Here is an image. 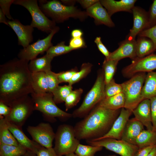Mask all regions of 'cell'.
Returning a JSON list of instances; mask_svg holds the SVG:
<instances>
[{
	"mask_svg": "<svg viewBox=\"0 0 156 156\" xmlns=\"http://www.w3.org/2000/svg\"><path fill=\"white\" fill-rule=\"evenodd\" d=\"M8 23L16 34L18 45L26 48L33 41L34 29L30 25H24L17 19L8 20Z\"/></svg>",
	"mask_w": 156,
	"mask_h": 156,
	"instance_id": "16",
	"label": "cell"
},
{
	"mask_svg": "<svg viewBox=\"0 0 156 156\" xmlns=\"http://www.w3.org/2000/svg\"><path fill=\"white\" fill-rule=\"evenodd\" d=\"M39 6L47 17L55 23H61L72 18L84 21L88 16L86 11H82L74 6H67L56 0L38 1Z\"/></svg>",
	"mask_w": 156,
	"mask_h": 156,
	"instance_id": "3",
	"label": "cell"
},
{
	"mask_svg": "<svg viewBox=\"0 0 156 156\" xmlns=\"http://www.w3.org/2000/svg\"><path fill=\"white\" fill-rule=\"evenodd\" d=\"M138 36L146 37L151 40L155 44L156 51V25L143 31Z\"/></svg>",
	"mask_w": 156,
	"mask_h": 156,
	"instance_id": "41",
	"label": "cell"
},
{
	"mask_svg": "<svg viewBox=\"0 0 156 156\" xmlns=\"http://www.w3.org/2000/svg\"><path fill=\"white\" fill-rule=\"evenodd\" d=\"M13 4L21 5L29 12L32 18L30 24L33 27L50 34L56 27V23L50 20L43 13L36 0H16Z\"/></svg>",
	"mask_w": 156,
	"mask_h": 156,
	"instance_id": "8",
	"label": "cell"
},
{
	"mask_svg": "<svg viewBox=\"0 0 156 156\" xmlns=\"http://www.w3.org/2000/svg\"><path fill=\"white\" fill-rule=\"evenodd\" d=\"M92 66V64L90 63H83L80 70L74 74L68 84L72 86L86 77L90 72Z\"/></svg>",
	"mask_w": 156,
	"mask_h": 156,
	"instance_id": "36",
	"label": "cell"
},
{
	"mask_svg": "<svg viewBox=\"0 0 156 156\" xmlns=\"http://www.w3.org/2000/svg\"><path fill=\"white\" fill-rule=\"evenodd\" d=\"M27 151L20 144L17 145L0 144V156H22Z\"/></svg>",
	"mask_w": 156,
	"mask_h": 156,
	"instance_id": "30",
	"label": "cell"
},
{
	"mask_svg": "<svg viewBox=\"0 0 156 156\" xmlns=\"http://www.w3.org/2000/svg\"><path fill=\"white\" fill-rule=\"evenodd\" d=\"M86 141L89 145L105 148L121 156H135L139 149L136 145L126 141L111 138Z\"/></svg>",
	"mask_w": 156,
	"mask_h": 156,
	"instance_id": "10",
	"label": "cell"
},
{
	"mask_svg": "<svg viewBox=\"0 0 156 156\" xmlns=\"http://www.w3.org/2000/svg\"><path fill=\"white\" fill-rule=\"evenodd\" d=\"M146 75L145 73H137L121 84L125 97V109L132 112L144 100L141 92Z\"/></svg>",
	"mask_w": 156,
	"mask_h": 156,
	"instance_id": "6",
	"label": "cell"
},
{
	"mask_svg": "<svg viewBox=\"0 0 156 156\" xmlns=\"http://www.w3.org/2000/svg\"><path fill=\"white\" fill-rule=\"evenodd\" d=\"M6 16L0 9V23H2L9 26Z\"/></svg>",
	"mask_w": 156,
	"mask_h": 156,
	"instance_id": "51",
	"label": "cell"
},
{
	"mask_svg": "<svg viewBox=\"0 0 156 156\" xmlns=\"http://www.w3.org/2000/svg\"><path fill=\"white\" fill-rule=\"evenodd\" d=\"M150 28L156 25V0H154L148 12Z\"/></svg>",
	"mask_w": 156,
	"mask_h": 156,
	"instance_id": "42",
	"label": "cell"
},
{
	"mask_svg": "<svg viewBox=\"0 0 156 156\" xmlns=\"http://www.w3.org/2000/svg\"><path fill=\"white\" fill-rule=\"evenodd\" d=\"M27 131L34 141L45 148L52 147L55 133L49 123L41 122L36 126H29Z\"/></svg>",
	"mask_w": 156,
	"mask_h": 156,
	"instance_id": "13",
	"label": "cell"
},
{
	"mask_svg": "<svg viewBox=\"0 0 156 156\" xmlns=\"http://www.w3.org/2000/svg\"><path fill=\"white\" fill-rule=\"evenodd\" d=\"M125 97L123 92L105 98L97 105L106 109L118 110L124 107Z\"/></svg>",
	"mask_w": 156,
	"mask_h": 156,
	"instance_id": "26",
	"label": "cell"
},
{
	"mask_svg": "<svg viewBox=\"0 0 156 156\" xmlns=\"http://www.w3.org/2000/svg\"><path fill=\"white\" fill-rule=\"evenodd\" d=\"M72 86L68 85L63 86H58L52 92L53 99L56 104L64 102L65 100L72 91Z\"/></svg>",
	"mask_w": 156,
	"mask_h": 156,
	"instance_id": "32",
	"label": "cell"
},
{
	"mask_svg": "<svg viewBox=\"0 0 156 156\" xmlns=\"http://www.w3.org/2000/svg\"><path fill=\"white\" fill-rule=\"evenodd\" d=\"M83 34L82 31L80 29H75L72 31L71 35L73 38L82 37Z\"/></svg>",
	"mask_w": 156,
	"mask_h": 156,
	"instance_id": "50",
	"label": "cell"
},
{
	"mask_svg": "<svg viewBox=\"0 0 156 156\" xmlns=\"http://www.w3.org/2000/svg\"><path fill=\"white\" fill-rule=\"evenodd\" d=\"M94 42L96 44L100 51L103 55L105 59L108 57L110 53L106 47L102 43L100 37H97L95 39Z\"/></svg>",
	"mask_w": 156,
	"mask_h": 156,
	"instance_id": "46",
	"label": "cell"
},
{
	"mask_svg": "<svg viewBox=\"0 0 156 156\" xmlns=\"http://www.w3.org/2000/svg\"><path fill=\"white\" fill-rule=\"evenodd\" d=\"M146 156H156V144Z\"/></svg>",
	"mask_w": 156,
	"mask_h": 156,
	"instance_id": "53",
	"label": "cell"
},
{
	"mask_svg": "<svg viewBox=\"0 0 156 156\" xmlns=\"http://www.w3.org/2000/svg\"><path fill=\"white\" fill-rule=\"evenodd\" d=\"M9 106L11 109L10 113L4 118L7 121L21 127L34 110L33 101L28 95L16 100Z\"/></svg>",
	"mask_w": 156,
	"mask_h": 156,
	"instance_id": "9",
	"label": "cell"
},
{
	"mask_svg": "<svg viewBox=\"0 0 156 156\" xmlns=\"http://www.w3.org/2000/svg\"><path fill=\"white\" fill-rule=\"evenodd\" d=\"M31 95L34 110L41 112L44 117L49 121L55 122L56 118L62 121H66L72 117V114L63 111L56 105L52 93L37 94L33 92Z\"/></svg>",
	"mask_w": 156,
	"mask_h": 156,
	"instance_id": "4",
	"label": "cell"
},
{
	"mask_svg": "<svg viewBox=\"0 0 156 156\" xmlns=\"http://www.w3.org/2000/svg\"><path fill=\"white\" fill-rule=\"evenodd\" d=\"M105 83L103 71H98L96 79L91 90L86 96L82 104L72 114L74 118H84L101 100L105 98Z\"/></svg>",
	"mask_w": 156,
	"mask_h": 156,
	"instance_id": "5",
	"label": "cell"
},
{
	"mask_svg": "<svg viewBox=\"0 0 156 156\" xmlns=\"http://www.w3.org/2000/svg\"><path fill=\"white\" fill-rule=\"evenodd\" d=\"M141 94L144 99L156 96V72H149L146 75Z\"/></svg>",
	"mask_w": 156,
	"mask_h": 156,
	"instance_id": "25",
	"label": "cell"
},
{
	"mask_svg": "<svg viewBox=\"0 0 156 156\" xmlns=\"http://www.w3.org/2000/svg\"><path fill=\"white\" fill-rule=\"evenodd\" d=\"M120 110H111L96 105L75 125L76 137L79 140H87L103 137L109 131Z\"/></svg>",
	"mask_w": 156,
	"mask_h": 156,
	"instance_id": "2",
	"label": "cell"
},
{
	"mask_svg": "<svg viewBox=\"0 0 156 156\" xmlns=\"http://www.w3.org/2000/svg\"><path fill=\"white\" fill-rule=\"evenodd\" d=\"M136 40L126 37L125 40L119 44L118 49L110 52L107 60L118 61L125 58H129L133 60L137 57L136 50Z\"/></svg>",
	"mask_w": 156,
	"mask_h": 156,
	"instance_id": "15",
	"label": "cell"
},
{
	"mask_svg": "<svg viewBox=\"0 0 156 156\" xmlns=\"http://www.w3.org/2000/svg\"><path fill=\"white\" fill-rule=\"evenodd\" d=\"M154 145L147 146L139 148L135 156H146L153 148Z\"/></svg>",
	"mask_w": 156,
	"mask_h": 156,
	"instance_id": "48",
	"label": "cell"
},
{
	"mask_svg": "<svg viewBox=\"0 0 156 156\" xmlns=\"http://www.w3.org/2000/svg\"><path fill=\"white\" fill-rule=\"evenodd\" d=\"M78 70L77 68H75L67 71L57 73L60 83L63 82L69 83L73 75Z\"/></svg>",
	"mask_w": 156,
	"mask_h": 156,
	"instance_id": "39",
	"label": "cell"
},
{
	"mask_svg": "<svg viewBox=\"0 0 156 156\" xmlns=\"http://www.w3.org/2000/svg\"><path fill=\"white\" fill-rule=\"evenodd\" d=\"M15 0H0V8L9 20H13L10 13V8L12 4H13Z\"/></svg>",
	"mask_w": 156,
	"mask_h": 156,
	"instance_id": "40",
	"label": "cell"
},
{
	"mask_svg": "<svg viewBox=\"0 0 156 156\" xmlns=\"http://www.w3.org/2000/svg\"><path fill=\"white\" fill-rule=\"evenodd\" d=\"M132 113V112L130 110L124 108H122L119 115L114 121L109 131L103 137L93 140L106 138L121 140L126 125Z\"/></svg>",
	"mask_w": 156,
	"mask_h": 156,
	"instance_id": "17",
	"label": "cell"
},
{
	"mask_svg": "<svg viewBox=\"0 0 156 156\" xmlns=\"http://www.w3.org/2000/svg\"><path fill=\"white\" fill-rule=\"evenodd\" d=\"M48 85L49 92L52 93L59 86L60 83L57 75L51 70L45 72Z\"/></svg>",
	"mask_w": 156,
	"mask_h": 156,
	"instance_id": "38",
	"label": "cell"
},
{
	"mask_svg": "<svg viewBox=\"0 0 156 156\" xmlns=\"http://www.w3.org/2000/svg\"><path fill=\"white\" fill-rule=\"evenodd\" d=\"M61 1L63 5L67 6H74L77 2L76 0H62Z\"/></svg>",
	"mask_w": 156,
	"mask_h": 156,
	"instance_id": "52",
	"label": "cell"
},
{
	"mask_svg": "<svg viewBox=\"0 0 156 156\" xmlns=\"http://www.w3.org/2000/svg\"><path fill=\"white\" fill-rule=\"evenodd\" d=\"M36 156H62L57 155L53 147L47 148L41 146L36 153Z\"/></svg>",
	"mask_w": 156,
	"mask_h": 156,
	"instance_id": "45",
	"label": "cell"
},
{
	"mask_svg": "<svg viewBox=\"0 0 156 156\" xmlns=\"http://www.w3.org/2000/svg\"><path fill=\"white\" fill-rule=\"evenodd\" d=\"M86 12L88 16L94 19V23L96 25H104L110 27L115 26L111 17L101 4L100 0L87 9Z\"/></svg>",
	"mask_w": 156,
	"mask_h": 156,
	"instance_id": "18",
	"label": "cell"
},
{
	"mask_svg": "<svg viewBox=\"0 0 156 156\" xmlns=\"http://www.w3.org/2000/svg\"><path fill=\"white\" fill-rule=\"evenodd\" d=\"M136 0H101L100 1L107 10L111 17L114 13L119 12H126L132 13Z\"/></svg>",
	"mask_w": 156,
	"mask_h": 156,
	"instance_id": "21",
	"label": "cell"
},
{
	"mask_svg": "<svg viewBox=\"0 0 156 156\" xmlns=\"http://www.w3.org/2000/svg\"><path fill=\"white\" fill-rule=\"evenodd\" d=\"M11 110L10 106L0 101V117H6L9 115Z\"/></svg>",
	"mask_w": 156,
	"mask_h": 156,
	"instance_id": "47",
	"label": "cell"
},
{
	"mask_svg": "<svg viewBox=\"0 0 156 156\" xmlns=\"http://www.w3.org/2000/svg\"><path fill=\"white\" fill-rule=\"evenodd\" d=\"M31 73L33 92L37 94L49 92L45 72H40Z\"/></svg>",
	"mask_w": 156,
	"mask_h": 156,
	"instance_id": "24",
	"label": "cell"
},
{
	"mask_svg": "<svg viewBox=\"0 0 156 156\" xmlns=\"http://www.w3.org/2000/svg\"><path fill=\"white\" fill-rule=\"evenodd\" d=\"M144 129V126L135 118L129 119L124 129L121 140L133 144L136 138Z\"/></svg>",
	"mask_w": 156,
	"mask_h": 156,
	"instance_id": "22",
	"label": "cell"
},
{
	"mask_svg": "<svg viewBox=\"0 0 156 156\" xmlns=\"http://www.w3.org/2000/svg\"><path fill=\"white\" fill-rule=\"evenodd\" d=\"M59 29V27L56 26L46 37L42 39H39L36 42L20 50L18 55V58L29 62L36 58L39 54L46 52L53 45L51 42L52 39Z\"/></svg>",
	"mask_w": 156,
	"mask_h": 156,
	"instance_id": "11",
	"label": "cell"
},
{
	"mask_svg": "<svg viewBox=\"0 0 156 156\" xmlns=\"http://www.w3.org/2000/svg\"><path fill=\"white\" fill-rule=\"evenodd\" d=\"M28 62L15 58L0 66V101L8 106L33 92Z\"/></svg>",
	"mask_w": 156,
	"mask_h": 156,
	"instance_id": "1",
	"label": "cell"
},
{
	"mask_svg": "<svg viewBox=\"0 0 156 156\" xmlns=\"http://www.w3.org/2000/svg\"><path fill=\"white\" fill-rule=\"evenodd\" d=\"M22 156H36V155L35 153L30 151H27Z\"/></svg>",
	"mask_w": 156,
	"mask_h": 156,
	"instance_id": "54",
	"label": "cell"
},
{
	"mask_svg": "<svg viewBox=\"0 0 156 156\" xmlns=\"http://www.w3.org/2000/svg\"><path fill=\"white\" fill-rule=\"evenodd\" d=\"M156 144V131L147 129L143 130L137 137L133 144L139 148Z\"/></svg>",
	"mask_w": 156,
	"mask_h": 156,
	"instance_id": "28",
	"label": "cell"
},
{
	"mask_svg": "<svg viewBox=\"0 0 156 156\" xmlns=\"http://www.w3.org/2000/svg\"><path fill=\"white\" fill-rule=\"evenodd\" d=\"M122 92V90L121 84L116 83L114 79L105 84V98L109 97Z\"/></svg>",
	"mask_w": 156,
	"mask_h": 156,
	"instance_id": "37",
	"label": "cell"
},
{
	"mask_svg": "<svg viewBox=\"0 0 156 156\" xmlns=\"http://www.w3.org/2000/svg\"><path fill=\"white\" fill-rule=\"evenodd\" d=\"M135 118L145 127L146 129L153 130L150 99L143 100L132 111Z\"/></svg>",
	"mask_w": 156,
	"mask_h": 156,
	"instance_id": "20",
	"label": "cell"
},
{
	"mask_svg": "<svg viewBox=\"0 0 156 156\" xmlns=\"http://www.w3.org/2000/svg\"><path fill=\"white\" fill-rule=\"evenodd\" d=\"M0 144H19L9 129L6 120L3 117H0Z\"/></svg>",
	"mask_w": 156,
	"mask_h": 156,
	"instance_id": "29",
	"label": "cell"
},
{
	"mask_svg": "<svg viewBox=\"0 0 156 156\" xmlns=\"http://www.w3.org/2000/svg\"><path fill=\"white\" fill-rule=\"evenodd\" d=\"M117 156L115 155H106V156Z\"/></svg>",
	"mask_w": 156,
	"mask_h": 156,
	"instance_id": "56",
	"label": "cell"
},
{
	"mask_svg": "<svg viewBox=\"0 0 156 156\" xmlns=\"http://www.w3.org/2000/svg\"><path fill=\"white\" fill-rule=\"evenodd\" d=\"M136 50L138 58L144 57L156 51L155 44L152 40L143 36H138L136 40Z\"/></svg>",
	"mask_w": 156,
	"mask_h": 156,
	"instance_id": "23",
	"label": "cell"
},
{
	"mask_svg": "<svg viewBox=\"0 0 156 156\" xmlns=\"http://www.w3.org/2000/svg\"><path fill=\"white\" fill-rule=\"evenodd\" d=\"M69 46L74 50L86 47L85 41L82 37L72 38L70 40Z\"/></svg>",
	"mask_w": 156,
	"mask_h": 156,
	"instance_id": "43",
	"label": "cell"
},
{
	"mask_svg": "<svg viewBox=\"0 0 156 156\" xmlns=\"http://www.w3.org/2000/svg\"><path fill=\"white\" fill-rule=\"evenodd\" d=\"M156 70V54H152L142 58L137 57L122 70L123 76L130 78L140 73L149 72Z\"/></svg>",
	"mask_w": 156,
	"mask_h": 156,
	"instance_id": "12",
	"label": "cell"
},
{
	"mask_svg": "<svg viewBox=\"0 0 156 156\" xmlns=\"http://www.w3.org/2000/svg\"><path fill=\"white\" fill-rule=\"evenodd\" d=\"M5 120L9 129L18 143L25 147L27 151L36 153L42 146L34 140L29 139L23 132L22 127Z\"/></svg>",
	"mask_w": 156,
	"mask_h": 156,
	"instance_id": "19",
	"label": "cell"
},
{
	"mask_svg": "<svg viewBox=\"0 0 156 156\" xmlns=\"http://www.w3.org/2000/svg\"><path fill=\"white\" fill-rule=\"evenodd\" d=\"M83 91L82 88H79L72 90L70 93L64 101L66 111H67L77 105L80 99Z\"/></svg>",
	"mask_w": 156,
	"mask_h": 156,
	"instance_id": "35",
	"label": "cell"
},
{
	"mask_svg": "<svg viewBox=\"0 0 156 156\" xmlns=\"http://www.w3.org/2000/svg\"><path fill=\"white\" fill-rule=\"evenodd\" d=\"M99 0H77L81 6L86 10L90 8Z\"/></svg>",
	"mask_w": 156,
	"mask_h": 156,
	"instance_id": "49",
	"label": "cell"
},
{
	"mask_svg": "<svg viewBox=\"0 0 156 156\" xmlns=\"http://www.w3.org/2000/svg\"><path fill=\"white\" fill-rule=\"evenodd\" d=\"M103 148L100 146L84 145L79 143L74 153L78 156H94L97 152L102 150Z\"/></svg>",
	"mask_w": 156,
	"mask_h": 156,
	"instance_id": "34",
	"label": "cell"
},
{
	"mask_svg": "<svg viewBox=\"0 0 156 156\" xmlns=\"http://www.w3.org/2000/svg\"><path fill=\"white\" fill-rule=\"evenodd\" d=\"M132 11L133 26L126 37L135 39L136 36L140 33L150 27L148 12L138 6H134Z\"/></svg>",
	"mask_w": 156,
	"mask_h": 156,
	"instance_id": "14",
	"label": "cell"
},
{
	"mask_svg": "<svg viewBox=\"0 0 156 156\" xmlns=\"http://www.w3.org/2000/svg\"><path fill=\"white\" fill-rule=\"evenodd\" d=\"M153 130L156 131V96L150 99Z\"/></svg>",
	"mask_w": 156,
	"mask_h": 156,
	"instance_id": "44",
	"label": "cell"
},
{
	"mask_svg": "<svg viewBox=\"0 0 156 156\" xmlns=\"http://www.w3.org/2000/svg\"><path fill=\"white\" fill-rule=\"evenodd\" d=\"M53 58L47 54L30 61L28 68L31 73L46 71L51 70V63Z\"/></svg>",
	"mask_w": 156,
	"mask_h": 156,
	"instance_id": "27",
	"label": "cell"
},
{
	"mask_svg": "<svg viewBox=\"0 0 156 156\" xmlns=\"http://www.w3.org/2000/svg\"><path fill=\"white\" fill-rule=\"evenodd\" d=\"M65 156H78L74 153H71L65 155Z\"/></svg>",
	"mask_w": 156,
	"mask_h": 156,
	"instance_id": "55",
	"label": "cell"
},
{
	"mask_svg": "<svg viewBox=\"0 0 156 156\" xmlns=\"http://www.w3.org/2000/svg\"><path fill=\"white\" fill-rule=\"evenodd\" d=\"M74 50L62 41L55 46H51L46 51V54L53 58L54 57L68 53Z\"/></svg>",
	"mask_w": 156,
	"mask_h": 156,
	"instance_id": "33",
	"label": "cell"
},
{
	"mask_svg": "<svg viewBox=\"0 0 156 156\" xmlns=\"http://www.w3.org/2000/svg\"><path fill=\"white\" fill-rule=\"evenodd\" d=\"M54 140L53 148L57 155L62 156L74 153L80 143L75 137L74 127L69 124H63L58 127Z\"/></svg>",
	"mask_w": 156,
	"mask_h": 156,
	"instance_id": "7",
	"label": "cell"
},
{
	"mask_svg": "<svg viewBox=\"0 0 156 156\" xmlns=\"http://www.w3.org/2000/svg\"><path fill=\"white\" fill-rule=\"evenodd\" d=\"M118 61L113 60H107L105 59L103 65L105 84L113 79L117 69Z\"/></svg>",
	"mask_w": 156,
	"mask_h": 156,
	"instance_id": "31",
	"label": "cell"
}]
</instances>
